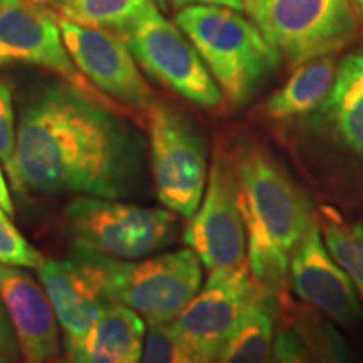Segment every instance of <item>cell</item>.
Segmentation results:
<instances>
[{"label": "cell", "mask_w": 363, "mask_h": 363, "mask_svg": "<svg viewBox=\"0 0 363 363\" xmlns=\"http://www.w3.org/2000/svg\"><path fill=\"white\" fill-rule=\"evenodd\" d=\"M12 185L123 201L143 182V143L116 108L69 83L35 89L21 111Z\"/></svg>", "instance_id": "6da1fadb"}, {"label": "cell", "mask_w": 363, "mask_h": 363, "mask_svg": "<svg viewBox=\"0 0 363 363\" xmlns=\"http://www.w3.org/2000/svg\"><path fill=\"white\" fill-rule=\"evenodd\" d=\"M247 230V267L257 288L283 298L294 247L315 222L306 194L264 145L239 136L227 145Z\"/></svg>", "instance_id": "7a4b0ae2"}, {"label": "cell", "mask_w": 363, "mask_h": 363, "mask_svg": "<svg viewBox=\"0 0 363 363\" xmlns=\"http://www.w3.org/2000/svg\"><path fill=\"white\" fill-rule=\"evenodd\" d=\"M175 24L233 106H244L281 65L256 24L230 7L190 4L175 13Z\"/></svg>", "instance_id": "3957f363"}, {"label": "cell", "mask_w": 363, "mask_h": 363, "mask_svg": "<svg viewBox=\"0 0 363 363\" xmlns=\"http://www.w3.org/2000/svg\"><path fill=\"white\" fill-rule=\"evenodd\" d=\"M65 222L76 247L116 261H138L160 251L174 242L179 229L172 211L91 195L69 202Z\"/></svg>", "instance_id": "277c9868"}, {"label": "cell", "mask_w": 363, "mask_h": 363, "mask_svg": "<svg viewBox=\"0 0 363 363\" xmlns=\"http://www.w3.org/2000/svg\"><path fill=\"white\" fill-rule=\"evenodd\" d=\"M244 12L291 66L333 56L358 33L350 0H257Z\"/></svg>", "instance_id": "5b68a950"}, {"label": "cell", "mask_w": 363, "mask_h": 363, "mask_svg": "<svg viewBox=\"0 0 363 363\" xmlns=\"http://www.w3.org/2000/svg\"><path fill=\"white\" fill-rule=\"evenodd\" d=\"M145 113L158 201L190 219L201 206L208 177L203 136L184 113L167 103L153 99Z\"/></svg>", "instance_id": "8992f818"}, {"label": "cell", "mask_w": 363, "mask_h": 363, "mask_svg": "<svg viewBox=\"0 0 363 363\" xmlns=\"http://www.w3.org/2000/svg\"><path fill=\"white\" fill-rule=\"evenodd\" d=\"M202 288V262L192 249L150 259L108 257V296L150 325H170Z\"/></svg>", "instance_id": "52a82bcc"}, {"label": "cell", "mask_w": 363, "mask_h": 363, "mask_svg": "<svg viewBox=\"0 0 363 363\" xmlns=\"http://www.w3.org/2000/svg\"><path fill=\"white\" fill-rule=\"evenodd\" d=\"M118 34L136 62L182 98L206 110H219L224 104L219 84L192 43L153 2Z\"/></svg>", "instance_id": "ba28073f"}, {"label": "cell", "mask_w": 363, "mask_h": 363, "mask_svg": "<svg viewBox=\"0 0 363 363\" xmlns=\"http://www.w3.org/2000/svg\"><path fill=\"white\" fill-rule=\"evenodd\" d=\"M185 246L211 271L247 267V230L240 208L239 185L225 147L214 150L206 192L184 233Z\"/></svg>", "instance_id": "9c48e42d"}, {"label": "cell", "mask_w": 363, "mask_h": 363, "mask_svg": "<svg viewBox=\"0 0 363 363\" xmlns=\"http://www.w3.org/2000/svg\"><path fill=\"white\" fill-rule=\"evenodd\" d=\"M256 291L249 267L211 271L206 284L170 326L192 363H216Z\"/></svg>", "instance_id": "30bf717a"}, {"label": "cell", "mask_w": 363, "mask_h": 363, "mask_svg": "<svg viewBox=\"0 0 363 363\" xmlns=\"http://www.w3.org/2000/svg\"><path fill=\"white\" fill-rule=\"evenodd\" d=\"M26 62L45 67L89 96L116 108L71 61L57 16L35 0H0V65Z\"/></svg>", "instance_id": "8fae6325"}, {"label": "cell", "mask_w": 363, "mask_h": 363, "mask_svg": "<svg viewBox=\"0 0 363 363\" xmlns=\"http://www.w3.org/2000/svg\"><path fill=\"white\" fill-rule=\"evenodd\" d=\"M56 16L67 54L81 74L111 101L147 111L152 91L123 38L115 30Z\"/></svg>", "instance_id": "7c38bea8"}, {"label": "cell", "mask_w": 363, "mask_h": 363, "mask_svg": "<svg viewBox=\"0 0 363 363\" xmlns=\"http://www.w3.org/2000/svg\"><path fill=\"white\" fill-rule=\"evenodd\" d=\"M39 279L65 331V343L84 337L111 305L108 296V257L76 247L67 259H48Z\"/></svg>", "instance_id": "4fadbf2b"}, {"label": "cell", "mask_w": 363, "mask_h": 363, "mask_svg": "<svg viewBox=\"0 0 363 363\" xmlns=\"http://www.w3.org/2000/svg\"><path fill=\"white\" fill-rule=\"evenodd\" d=\"M289 281L293 291L306 305L335 323L353 326L362 320L360 296L323 244L318 220L294 247L289 259Z\"/></svg>", "instance_id": "5bb4252c"}, {"label": "cell", "mask_w": 363, "mask_h": 363, "mask_svg": "<svg viewBox=\"0 0 363 363\" xmlns=\"http://www.w3.org/2000/svg\"><path fill=\"white\" fill-rule=\"evenodd\" d=\"M0 303L24 363H51L59 355V323L43 286L22 267L0 262Z\"/></svg>", "instance_id": "9a60e30c"}, {"label": "cell", "mask_w": 363, "mask_h": 363, "mask_svg": "<svg viewBox=\"0 0 363 363\" xmlns=\"http://www.w3.org/2000/svg\"><path fill=\"white\" fill-rule=\"evenodd\" d=\"M147 323L133 310L111 303L84 337L65 343L66 363H140Z\"/></svg>", "instance_id": "2e32d148"}, {"label": "cell", "mask_w": 363, "mask_h": 363, "mask_svg": "<svg viewBox=\"0 0 363 363\" xmlns=\"http://www.w3.org/2000/svg\"><path fill=\"white\" fill-rule=\"evenodd\" d=\"M337 72L338 62L333 56L316 57L296 66L288 81L261 104V116L286 121L316 111L330 96Z\"/></svg>", "instance_id": "e0dca14e"}, {"label": "cell", "mask_w": 363, "mask_h": 363, "mask_svg": "<svg viewBox=\"0 0 363 363\" xmlns=\"http://www.w3.org/2000/svg\"><path fill=\"white\" fill-rule=\"evenodd\" d=\"M333 135L363 158V54H352L338 65L337 79L326 101L318 108Z\"/></svg>", "instance_id": "ac0fdd59"}, {"label": "cell", "mask_w": 363, "mask_h": 363, "mask_svg": "<svg viewBox=\"0 0 363 363\" xmlns=\"http://www.w3.org/2000/svg\"><path fill=\"white\" fill-rule=\"evenodd\" d=\"M279 299L256 286L238 330L216 363H269Z\"/></svg>", "instance_id": "d6986e66"}, {"label": "cell", "mask_w": 363, "mask_h": 363, "mask_svg": "<svg viewBox=\"0 0 363 363\" xmlns=\"http://www.w3.org/2000/svg\"><path fill=\"white\" fill-rule=\"evenodd\" d=\"M318 227L331 257L347 272L363 303V220L345 222L333 208H323Z\"/></svg>", "instance_id": "ffe728a7"}, {"label": "cell", "mask_w": 363, "mask_h": 363, "mask_svg": "<svg viewBox=\"0 0 363 363\" xmlns=\"http://www.w3.org/2000/svg\"><path fill=\"white\" fill-rule=\"evenodd\" d=\"M59 16L84 26L120 33L147 9L152 0H54Z\"/></svg>", "instance_id": "44dd1931"}, {"label": "cell", "mask_w": 363, "mask_h": 363, "mask_svg": "<svg viewBox=\"0 0 363 363\" xmlns=\"http://www.w3.org/2000/svg\"><path fill=\"white\" fill-rule=\"evenodd\" d=\"M293 323L310 347L315 363H355L342 335L315 310H294Z\"/></svg>", "instance_id": "7402d4cb"}, {"label": "cell", "mask_w": 363, "mask_h": 363, "mask_svg": "<svg viewBox=\"0 0 363 363\" xmlns=\"http://www.w3.org/2000/svg\"><path fill=\"white\" fill-rule=\"evenodd\" d=\"M44 261L43 254L27 242L7 217V212L0 207V262L7 266L39 269Z\"/></svg>", "instance_id": "603a6c76"}, {"label": "cell", "mask_w": 363, "mask_h": 363, "mask_svg": "<svg viewBox=\"0 0 363 363\" xmlns=\"http://www.w3.org/2000/svg\"><path fill=\"white\" fill-rule=\"evenodd\" d=\"M140 363H192L170 325H150Z\"/></svg>", "instance_id": "cb8c5ba5"}, {"label": "cell", "mask_w": 363, "mask_h": 363, "mask_svg": "<svg viewBox=\"0 0 363 363\" xmlns=\"http://www.w3.org/2000/svg\"><path fill=\"white\" fill-rule=\"evenodd\" d=\"M269 363H315L310 347L293 321H281L276 330Z\"/></svg>", "instance_id": "d4e9b609"}, {"label": "cell", "mask_w": 363, "mask_h": 363, "mask_svg": "<svg viewBox=\"0 0 363 363\" xmlns=\"http://www.w3.org/2000/svg\"><path fill=\"white\" fill-rule=\"evenodd\" d=\"M17 131L13 121L12 94L9 86L0 79V163L6 169L9 179L13 174V155H16Z\"/></svg>", "instance_id": "484cf974"}, {"label": "cell", "mask_w": 363, "mask_h": 363, "mask_svg": "<svg viewBox=\"0 0 363 363\" xmlns=\"http://www.w3.org/2000/svg\"><path fill=\"white\" fill-rule=\"evenodd\" d=\"M11 321H9V316L4 306L0 305V353L7 357H13L17 353V342L16 335H13V330L11 328Z\"/></svg>", "instance_id": "4316f807"}, {"label": "cell", "mask_w": 363, "mask_h": 363, "mask_svg": "<svg viewBox=\"0 0 363 363\" xmlns=\"http://www.w3.org/2000/svg\"><path fill=\"white\" fill-rule=\"evenodd\" d=\"M0 207L7 212L9 216L13 214V206L11 199V190L7 187V182L4 179L2 169H0Z\"/></svg>", "instance_id": "83f0119b"}, {"label": "cell", "mask_w": 363, "mask_h": 363, "mask_svg": "<svg viewBox=\"0 0 363 363\" xmlns=\"http://www.w3.org/2000/svg\"><path fill=\"white\" fill-rule=\"evenodd\" d=\"M222 2H224L225 7H230V9H234V11L242 12L244 9H246L247 6H251V4H254V2H257V0H222Z\"/></svg>", "instance_id": "f1b7e54d"}, {"label": "cell", "mask_w": 363, "mask_h": 363, "mask_svg": "<svg viewBox=\"0 0 363 363\" xmlns=\"http://www.w3.org/2000/svg\"><path fill=\"white\" fill-rule=\"evenodd\" d=\"M177 6H190V4H214V0H175Z\"/></svg>", "instance_id": "f546056e"}, {"label": "cell", "mask_w": 363, "mask_h": 363, "mask_svg": "<svg viewBox=\"0 0 363 363\" xmlns=\"http://www.w3.org/2000/svg\"><path fill=\"white\" fill-rule=\"evenodd\" d=\"M157 6L162 7V11H167V0H155Z\"/></svg>", "instance_id": "4dcf8cb0"}, {"label": "cell", "mask_w": 363, "mask_h": 363, "mask_svg": "<svg viewBox=\"0 0 363 363\" xmlns=\"http://www.w3.org/2000/svg\"><path fill=\"white\" fill-rule=\"evenodd\" d=\"M353 4L358 7V11L363 13V0H353Z\"/></svg>", "instance_id": "1f68e13d"}, {"label": "cell", "mask_w": 363, "mask_h": 363, "mask_svg": "<svg viewBox=\"0 0 363 363\" xmlns=\"http://www.w3.org/2000/svg\"><path fill=\"white\" fill-rule=\"evenodd\" d=\"M0 363H11V362H9V357L7 355L0 353Z\"/></svg>", "instance_id": "d6a6232c"}, {"label": "cell", "mask_w": 363, "mask_h": 363, "mask_svg": "<svg viewBox=\"0 0 363 363\" xmlns=\"http://www.w3.org/2000/svg\"><path fill=\"white\" fill-rule=\"evenodd\" d=\"M35 2H39V4H45V2H54V0H35Z\"/></svg>", "instance_id": "836d02e7"}, {"label": "cell", "mask_w": 363, "mask_h": 363, "mask_svg": "<svg viewBox=\"0 0 363 363\" xmlns=\"http://www.w3.org/2000/svg\"><path fill=\"white\" fill-rule=\"evenodd\" d=\"M214 4H217V6H224V2H222V0H214Z\"/></svg>", "instance_id": "e575fe53"}, {"label": "cell", "mask_w": 363, "mask_h": 363, "mask_svg": "<svg viewBox=\"0 0 363 363\" xmlns=\"http://www.w3.org/2000/svg\"><path fill=\"white\" fill-rule=\"evenodd\" d=\"M362 54H363V49H362Z\"/></svg>", "instance_id": "d590c367"}]
</instances>
